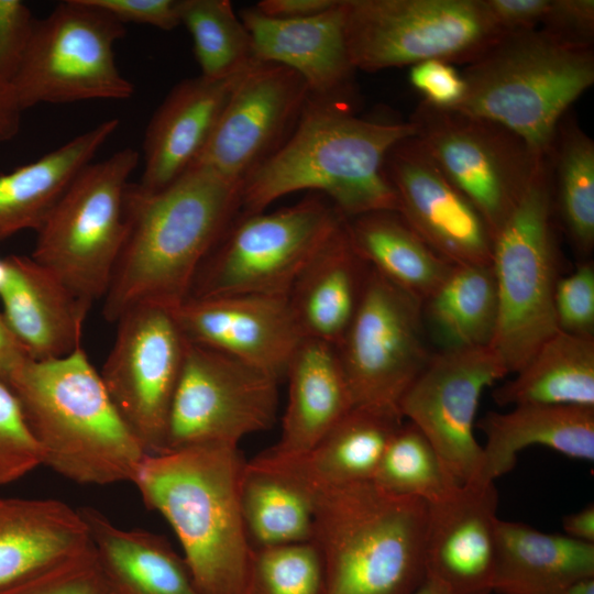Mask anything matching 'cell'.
I'll list each match as a JSON object with an SVG mask.
<instances>
[{"label": "cell", "mask_w": 594, "mask_h": 594, "mask_svg": "<svg viewBox=\"0 0 594 594\" xmlns=\"http://www.w3.org/2000/svg\"><path fill=\"white\" fill-rule=\"evenodd\" d=\"M241 184L194 166L156 193L131 184L125 241L103 297L110 323L144 304L173 309L190 295L195 277L240 213Z\"/></svg>", "instance_id": "cell-1"}, {"label": "cell", "mask_w": 594, "mask_h": 594, "mask_svg": "<svg viewBox=\"0 0 594 594\" xmlns=\"http://www.w3.org/2000/svg\"><path fill=\"white\" fill-rule=\"evenodd\" d=\"M356 106L309 96L285 144L245 178L243 213H255L301 190L324 196L345 218L382 210L398 212L385 174L394 145L416 134L408 120L363 118Z\"/></svg>", "instance_id": "cell-2"}, {"label": "cell", "mask_w": 594, "mask_h": 594, "mask_svg": "<svg viewBox=\"0 0 594 594\" xmlns=\"http://www.w3.org/2000/svg\"><path fill=\"white\" fill-rule=\"evenodd\" d=\"M248 461L238 446L146 455L132 483L175 531L202 594H243L251 544L241 508Z\"/></svg>", "instance_id": "cell-3"}, {"label": "cell", "mask_w": 594, "mask_h": 594, "mask_svg": "<svg viewBox=\"0 0 594 594\" xmlns=\"http://www.w3.org/2000/svg\"><path fill=\"white\" fill-rule=\"evenodd\" d=\"M9 386L42 464L79 484L133 482L147 454L82 345L64 358L28 361Z\"/></svg>", "instance_id": "cell-4"}, {"label": "cell", "mask_w": 594, "mask_h": 594, "mask_svg": "<svg viewBox=\"0 0 594 594\" xmlns=\"http://www.w3.org/2000/svg\"><path fill=\"white\" fill-rule=\"evenodd\" d=\"M327 594H411L425 580L428 504L373 481L309 493Z\"/></svg>", "instance_id": "cell-5"}, {"label": "cell", "mask_w": 594, "mask_h": 594, "mask_svg": "<svg viewBox=\"0 0 594 594\" xmlns=\"http://www.w3.org/2000/svg\"><path fill=\"white\" fill-rule=\"evenodd\" d=\"M461 74L465 94L454 109L504 125L542 157L563 117L594 85V47L539 28L512 32Z\"/></svg>", "instance_id": "cell-6"}, {"label": "cell", "mask_w": 594, "mask_h": 594, "mask_svg": "<svg viewBox=\"0 0 594 594\" xmlns=\"http://www.w3.org/2000/svg\"><path fill=\"white\" fill-rule=\"evenodd\" d=\"M554 216L550 164L542 156L493 243L497 321L490 348L507 374L518 372L559 331Z\"/></svg>", "instance_id": "cell-7"}, {"label": "cell", "mask_w": 594, "mask_h": 594, "mask_svg": "<svg viewBox=\"0 0 594 594\" xmlns=\"http://www.w3.org/2000/svg\"><path fill=\"white\" fill-rule=\"evenodd\" d=\"M139 163L131 147L91 162L36 230L31 257L90 308L105 297L123 248L129 178Z\"/></svg>", "instance_id": "cell-8"}, {"label": "cell", "mask_w": 594, "mask_h": 594, "mask_svg": "<svg viewBox=\"0 0 594 594\" xmlns=\"http://www.w3.org/2000/svg\"><path fill=\"white\" fill-rule=\"evenodd\" d=\"M345 37L356 70L430 59L469 65L506 33L484 0H344Z\"/></svg>", "instance_id": "cell-9"}, {"label": "cell", "mask_w": 594, "mask_h": 594, "mask_svg": "<svg viewBox=\"0 0 594 594\" xmlns=\"http://www.w3.org/2000/svg\"><path fill=\"white\" fill-rule=\"evenodd\" d=\"M342 217L317 193L272 212H240L202 262L189 297L287 298L298 275Z\"/></svg>", "instance_id": "cell-10"}, {"label": "cell", "mask_w": 594, "mask_h": 594, "mask_svg": "<svg viewBox=\"0 0 594 594\" xmlns=\"http://www.w3.org/2000/svg\"><path fill=\"white\" fill-rule=\"evenodd\" d=\"M124 35V24L89 0L59 2L36 19L11 82L19 108L129 99L134 88L120 73L113 51Z\"/></svg>", "instance_id": "cell-11"}, {"label": "cell", "mask_w": 594, "mask_h": 594, "mask_svg": "<svg viewBox=\"0 0 594 594\" xmlns=\"http://www.w3.org/2000/svg\"><path fill=\"white\" fill-rule=\"evenodd\" d=\"M409 120L415 136L482 215L494 239L541 157L504 125L457 109L421 100Z\"/></svg>", "instance_id": "cell-12"}, {"label": "cell", "mask_w": 594, "mask_h": 594, "mask_svg": "<svg viewBox=\"0 0 594 594\" xmlns=\"http://www.w3.org/2000/svg\"><path fill=\"white\" fill-rule=\"evenodd\" d=\"M422 302L369 266L355 315L336 345L354 406L398 409L428 364Z\"/></svg>", "instance_id": "cell-13"}, {"label": "cell", "mask_w": 594, "mask_h": 594, "mask_svg": "<svg viewBox=\"0 0 594 594\" xmlns=\"http://www.w3.org/2000/svg\"><path fill=\"white\" fill-rule=\"evenodd\" d=\"M278 382L230 355L188 342L164 452L238 446L243 437L267 430L276 419Z\"/></svg>", "instance_id": "cell-14"}, {"label": "cell", "mask_w": 594, "mask_h": 594, "mask_svg": "<svg viewBox=\"0 0 594 594\" xmlns=\"http://www.w3.org/2000/svg\"><path fill=\"white\" fill-rule=\"evenodd\" d=\"M116 323V339L100 376L146 454L163 453L188 341L172 310L157 305L135 306Z\"/></svg>", "instance_id": "cell-15"}, {"label": "cell", "mask_w": 594, "mask_h": 594, "mask_svg": "<svg viewBox=\"0 0 594 594\" xmlns=\"http://www.w3.org/2000/svg\"><path fill=\"white\" fill-rule=\"evenodd\" d=\"M506 375L490 346L440 350L399 402L403 419L425 435L461 483L481 473L483 448L474 436L481 395Z\"/></svg>", "instance_id": "cell-16"}, {"label": "cell", "mask_w": 594, "mask_h": 594, "mask_svg": "<svg viewBox=\"0 0 594 594\" xmlns=\"http://www.w3.org/2000/svg\"><path fill=\"white\" fill-rule=\"evenodd\" d=\"M308 97V87L297 73L255 62L233 88L194 166L242 185L285 144Z\"/></svg>", "instance_id": "cell-17"}, {"label": "cell", "mask_w": 594, "mask_h": 594, "mask_svg": "<svg viewBox=\"0 0 594 594\" xmlns=\"http://www.w3.org/2000/svg\"><path fill=\"white\" fill-rule=\"evenodd\" d=\"M385 174L398 213L438 255L453 265L492 266L494 239L485 220L415 135L392 147Z\"/></svg>", "instance_id": "cell-18"}, {"label": "cell", "mask_w": 594, "mask_h": 594, "mask_svg": "<svg viewBox=\"0 0 594 594\" xmlns=\"http://www.w3.org/2000/svg\"><path fill=\"white\" fill-rule=\"evenodd\" d=\"M170 310L188 342L230 355L278 381L304 339L284 297H188Z\"/></svg>", "instance_id": "cell-19"}, {"label": "cell", "mask_w": 594, "mask_h": 594, "mask_svg": "<svg viewBox=\"0 0 594 594\" xmlns=\"http://www.w3.org/2000/svg\"><path fill=\"white\" fill-rule=\"evenodd\" d=\"M498 493L494 482L463 483L428 504L426 576L451 594H491L495 569Z\"/></svg>", "instance_id": "cell-20"}, {"label": "cell", "mask_w": 594, "mask_h": 594, "mask_svg": "<svg viewBox=\"0 0 594 594\" xmlns=\"http://www.w3.org/2000/svg\"><path fill=\"white\" fill-rule=\"evenodd\" d=\"M257 62L285 66L306 82L309 96L358 105L355 67L345 37V3L296 20L263 15L254 7L241 10Z\"/></svg>", "instance_id": "cell-21"}, {"label": "cell", "mask_w": 594, "mask_h": 594, "mask_svg": "<svg viewBox=\"0 0 594 594\" xmlns=\"http://www.w3.org/2000/svg\"><path fill=\"white\" fill-rule=\"evenodd\" d=\"M248 69L223 79L199 75L173 87L144 134V166L136 184L140 190H163L194 166L233 88Z\"/></svg>", "instance_id": "cell-22"}, {"label": "cell", "mask_w": 594, "mask_h": 594, "mask_svg": "<svg viewBox=\"0 0 594 594\" xmlns=\"http://www.w3.org/2000/svg\"><path fill=\"white\" fill-rule=\"evenodd\" d=\"M403 422L396 409L353 406L307 452L289 459H274L262 452L252 461L282 474L307 493L372 481Z\"/></svg>", "instance_id": "cell-23"}, {"label": "cell", "mask_w": 594, "mask_h": 594, "mask_svg": "<svg viewBox=\"0 0 594 594\" xmlns=\"http://www.w3.org/2000/svg\"><path fill=\"white\" fill-rule=\"evenodd\" d=\"M9 280L0 294L2 316L34 361L64 358L81 344L90 309L32 257L8 256Z\"/></svg>", "instance_id": "cell-24"}, {"label": "cell", "mask_w": 594, "mask_h": 594, "mask_svg": "<svg viewBox=\"0 0 594 594\" xmlns=\"http://www.w3.org/2000/svg\"><path fill=\"white\" fill-rule=\"evenodd\" d=\"M91 546L78 509L56 499L0 498V594Z\"/></svg>", "instance_id": "cell-25"}, {"label": "cell", "mask_w": 594, "mask_h": 594, "mask_svg": "<svg viewBox=\"0 0 594 594\" xmlns=\"http://www.w3.org/2000/svg\"><path fill=\"white\" fill-rule=\"evenodd\" d=\"M367 272L369 265L358 254L342 217L287 296L302 338L339 344L358 309Z\"/></svg>", "instance_id": "cell-26"}, {"label": "cell", "mask_w": 594, "mask_h": 594, "mask_svg": "<svg viewBox=\"0 0 594 594\" xmlns=\"http://www.w3.org/2000/svg\"><path fill=\"white\" fill-rule=\"evenodd\" d=\"M285 377L288 400L280 438L263 451L274 459H289L307 452L354 406L332 344L304 338L290 359Z\"/></svg>", "instance_id": "cell-27"}, {"label": "cell", "mask_w": 594, "mask_h": 594, "mask_svg": "<svg viewBox=\"0 0 594 594\" xmlns=\"http://www.w3.org/2000/svg\"><path fill=\"white\" fill-rule=\"evenodd\" d=\"M475 427L486 437L477 481L494 482L516 465L517 455L540 444L569 458L594 460V408L526 404L488 411Z\"/></svg>", "instance_id": "cell-28"}, {"label": "cell", "mask_w": 594, "mask_h": 594, "mask_svg": "<svg viewBox=\"0 0 594 594\" xmlns=\"http://www.w3.org/2000/svg\"><path fill=\"white\" fill-rule=\"evenodd\" d=\"M587 576H594V543L497 519L493 592L561 594Z\"/></svg>", "instance_id": "cell-29"}, {"label": "cell", "mask_w": 594, "mask_h": 594, "mask_svg": "<svg viewBox=\"0 0 594 594\" xmlns=\"http://www.w3.org/2000/svg\"><path fill=\"white\" fill-rule=\"evenodd\" d=\"M119 124V119H108L41 158L0 174V240L25 229L36 231Z\"/></svg>", "instance_id": "cell-30"}, {"label": "cell", "mask_w": 594, "mask_h": 594, "mask_svg": "<svg viewBox=\"0 0 594 594\" xmlns=\"http://www.w3.org/2000/svg\"><path fill=\"white\" fill-rule=\"evenodd\" d=\"M78 510L102 566L122 594H202L186 560L165 538L122 529L91 507Z\"/></svg>", "instance_id": "cell-31"}, {"label": "cell", "mask_w": 594, "mask_h": 594, "mask_svg": "<svg viewBox=\"0 0 594 594\" xmlns=\"http://www.w3.org/2000/svg\"><path fill=\"white\" fill-rule=\"evenodd\" d=\"M346 221L361 258L422 304L454 266L424 242L397 211H373Z\"/></svg>", "instance_id": "cell-32"}, {"label": "cell", "mask_w": 594, "mask_h": 594, "mask_svg": "<svg viewBox=\"0 0 594 594\" xmlns=\"http://www.w3.org/2000/svg\"><path fill=\"white\" fill-rule=\"evenodd\" d=\"M492 397L499 406L594 408V338L557 331Z\"/></svg>", "instance_id": "cell-33"}, {"label": "cell", "mask_w": 594, "mask_h": 594, "mask_svg": "<svg viewBox=\"0 0 594 594\" xmlns=\"http://www.w3.org/2000/svg\"><path fill=\"white\" fill-rule=\"evenodd\" d=\"M422 314L440 350L490 346L497 321L492 266L454 265L422 304Z\"/></svg>", "instance_id": "cell-34"}, {"label": "cell", "mask_w": 594, "mask_h": 594, "mask_svg": "<svg viewBox=\"0 0 594 594\" xmlns=\"http://www.w3.org/2000/svg\"><path fill=\"white\" fill-rule=\"evenodd\" d=\"M556 215L581 254L594 248V141L571 110L559 123L547 153Z\"/></svg>", "instance_id": "cell-35"}, {"label": "cell", "mask_w": 594, "mask_h": 594, "mask_svg": "<svg viewBox=\"0 0 594 594\" xmlns=\"http://www.w3.org/2000/svg\"><path fill=\"white\" fill-rule=\"evenodd\" d=\"M241 508L252 548L312 539L314 514L309 493L251 460L242 479Z\"/></svg>", "instance_id": "cell-36"}, {"label": "cell", "mask_w": 594, "mask_h": 594, "mask_svg": "<svg viewBox=\"0 0 594 594\" xmlns=\"http://www.w3.org/2000/svg\"><path fill=\"white\" fill-rule=\"evenodd\" d=\"M372 481L387 493L427 504L450 497L463 484L409 421L403 422L391 439Z\"/></svg>", "instance_id": "cell-37"}, {"label": "cell", "mask_w": 594, "mask_h": 594, "mask_svg": "<svg viewBox=\"0 0 594 594\" xmlns=\"http://www.w3.org/2000/svg\"><path fill=\"white\" fill-rule=\"evenodd\" d=\"M182 24L193 38L200 76L223 79L256 62L250 33L229 0H183Z\"/></svg>", "instance_id": "cell-38"}, {"label": "cell", "mask_w": 594, "mask_h": 594, "mask_svg": "<svg viewBox=\"0 0 594 594\" xmlns=\"http://www.w3.org/2000/svg\"><path fill=\"white\" fill-rule=\"evenodd\" d=\"M243 594H327L318 548L312 541L252 548Z\"/></svg>", "instance_id": "cell-39"}, {"label": "cell", "mask_w": 594, "mask_h": 594, "mask_svg": "<svg viewBox=\"0 0 594 594\" xmlns=\"http://www.w3.org/2000/svg\"><path fill=\"white\" fill-rule=\"evenodd\" d=\"M42 465L37 443L12 388L0 381V486Z\"/></svg>", "instance_id": "cell-40"}, {"label": "cell", "mask_w": 594, "mask_h": 594, "mask_svg": "<svg viewBox=\"0 0 594 594\" xmlns=\"http://www.w3.org/2000/svg\"><path fill=\"white\" fill-rule=\"evenodd\" d=\"M2 594H121V592L91 546L79 557Z\"/></svg>", "instance_id": "cell-41"}, {"label": "cell", "mask_w": 594, "mask_h": 594, "mask_svg": "<svg viewBox=\"0 0 594 594\" xmlns=\"http://www.w3.org/2000/svg\"><path fill=\"white\" fill-rule=\"evenodd\" d=\"M560 331L594 338V265L584 262L568 276L558 278L553 296Z\"/></svg>", "instance_id": "cell-42"}, {"label": "cell", "mask_w": 594, "mask_h": 594, "mask_svg": "<svg viewBox=\"0 0 594 594\" xmlns=\"http://www.w3.org/2000/svg\"><path fill=\"white\" fill-rule=\"evenodd\" d=\"M36 19L19 0H0V90L11 94ZM12 95V94H11Z\"/></svg>", "instance_id": "cell-43"}, {"label": "cell", "mask_w": 594, "mask_h": 594, "mask_svg": "<svg viewBox=\"0 0 594 594\" xmlns=\"http://www.w3.org/2000/svg\"><path fill=\"white\" fill-rule=\"evenodd\" d=\"M408 79L422 101L444 109H454L465 94V82L455 65L430 59L409 68Z\"/></svg>", "instance_id": "cell-44"}, {"label": "cell", "mask_w": 594, "mask_h": 594, "mask_svg": "<svg viewBox=\"0 0 594 594\" xmlns=\"http://www.w3.org/2000/svg\"><path fill=\"white\" fill-rule=\"evenodd\" d=\"M539 29L564 43L594 47V1L550 0Z\"/></svg>", "instance_id": "cell-45"}, {"label": "cell", "mask_w": 594, "mask_h": 594, "mask_svg": "<svg viewBox=\"0 0 594 594\" xmlns=\"http://www.w3.org/2000/svg\"><path fill=\"white\" fill-rule=\"evenodd\" d=\"M119 22L172 31L182 24L183 0H89Z\"/></svg>", "instance_id": "cell-46"}, {"label": "cell", "mask_w": 594, "mask_h": 594, "mask_svg": "<svg viewBox=\"0 0 594 594\" xmlns=\"http://www.w3.org/2000/svg\"><path fill=\"white\" fill-rule=\"evenodd\" d=\"M496 25L506 34L538 29L550 0H484Z\"/></svg>", "instance_id": "cell-47"}, {"label": "cell", "mask_w": 594, "mask_h": 594, "mask_svg": "<svg viewBox=\"0 0 594 594\" xmlns=\"http://www.w3.org/2000/svg\"><path fill=\"white\" fill-rule=\"evenodd\" d=\"M337 2L338 0H262L254 8L268 18L296 20L327 11Z\"/></svg>", "instance_id": "cell-48"}, {"label": "cell", "mask_w": 594, "mask_h": 594, "mask_svg": "<svg viewBox=\"0 0 594 594\" xmlns=\"http://www.w3.org/2000/svg\"><path fill=\"white\" fill-rule=\"evenodd\" d=\"M30 360L0 312V381L9 385L14 374Z\"/></svg>", "instance_id": "cell-49"}, {"label": "cell", "mask_w": 594, "mask_h": 594, "mask_svg": "<svg viewBox=\"0 0 594 594\" xmlns=\"http://www.w3.org/2000/svg\"><path fill=\"white\" fill-rule=\"evenodd\" d=\"M564 535L575 540L594 543V506L588 504L581 510L563 517Z\"/></svg>", "instance_id": "cell-50"}, {"label": "cell", "mask_w": 594, "mask_h": 594, "mask_svg": "<svg viewBox=\"0 0 594 594\" xmlns=\"http://www.w3.org/2000/svg\"><path fill=\"white\" fill-rule=\"evenodd\" d=\"M22 110L13 96L0 90V143L13 139L20 129Z\"/></svg>", "instance_id": "cell-51"}, {"label": "cell", "mask_w": 594, "mask_h": 594, "mask_svg": "<svg viewBox=\"0 0 594 594\" xmlns=\"http://www.w3.org/2000/svg\"><path fill=\"white\" fill-rule=\"evenodd\" d=\"M561 594H594V576H587L572 582Z\"/></svg>", "instance_id": "cell-52"}, {"label": "cell", "mask_w": 594, "mask_h": 594, "mask_svg": "<svg viewBox=\"0 0 594 594\" xmlns=\"http://www.w3.org/2000/svg\"><path fill=\"white\" fill-rule=\"evenodd\" d=\"M411 594H451L441 583L426 576L422 583Z\"/></svg>", "instance_id": "cell-53"}, {"label": "cell", "mask_w": 594, "mask_h": 594, "mask_svg": "<svg viewBox=\"0 0 594 594\" xmlns=\"http://www.w3.org/2000/svg\"><path fill=\"white\" fill-rule=\"evenodd\" d=\"M10 276V265L8 257L0 258V294L4 289Z\"/></svg>", "instance_id": "cell-54"}, {"label": "cell", "mask_w": 594, "mask_h": 594, "mask_svg": "<svg viewBox=\"0 0 594 594\" xmlns=\"http://www.w3.org/2000/svg\"><path fill=\"white\" fill-rule=\"evenodd\" d=\"M122 594V593H121Z\"/></svg>", "instance_id": "cell-55"}]
</instances>
